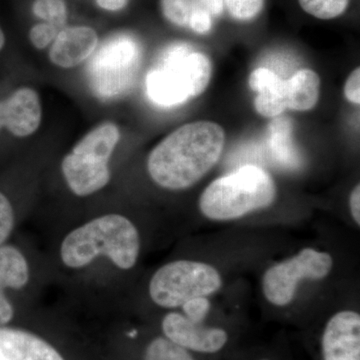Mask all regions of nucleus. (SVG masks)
I'll return each mask as SVG.
<instances>
[{
  "instance_id": "f257e3e1",
  "label": "nucleus",
  "mask_w": 360,
  "mask_h": 360,
  "mask_svg": "<svg viewBox=\"0 0 360 360\" xmlns=\"http://www.w3.org/2000/svg\"><path fill=\"white\" fill-rule=\"evenodd\" d=\"M225 143L217 123H187L172 131L149 153L146 169L161 188L184 191L198 184L219 162Z\"/></svg>"
},
{
  "instance_id": "f03ea898",
  "label": "nucleus",
  "mask_w": 360,
  "mask_h": 360,
  "mask_svg": "<svg viewBox=\"0 0 360 360\" xmlns=\"http://www.w3.org/2000/svg\"><path fill=\"white\" fill-rule=\"evenodd\" d=\"M141 252L139 229L120 213H105L68 232L59 246V257L68 269L80 270L104 258L123 271L134 269Z\"/></svg>"
},
{
  "instance_id": "7ed1b4c3",
  "label": "nucleus",
  "mask_w": 360,
  "mask_h": 360,
  "mask_svg": "<svg viewBox=\"0 0 360 360\" xmlns=\"http://www.w3.org/2000/svg\"><path fill=\"white\" fill-rule=\"evenodd\" d=\"M276 195V184L269 172L245 165L213 180L201 193L198 207L212 221H233L269 207Z\"/></svg>"
},
{
  "instance_id": "20e7f679",
  "label": "nucleus",
  "mask_w": 360,
  "mask_h": 360,
  "mask_svg": "<svg viewBox=\"0 0 360 360\" xmlns=\"http://www.w3.org/2000/svg\"><path fill=\"white\" fill-rule=\"evenodd\" d=\"M122 139L116 123L105 122L90 129L61 160L68 189L77 198L103 191L111 180L110 160Z\"/></svg>"
},
{
  "instance_id": "39448f33",
  "label": "nucleus",
  "mask_w": 360,
  "mask_h": 360,
  "mask_svg": "<svg viewBox=\"0 0 360 360\" xmlns=\"http://www.w3.org/2000/svg\"><path fill=\"white\" fill-rule=\"evenodd\" d=\"M212 73V63L205 54L193 52L187 44L174 45L148 75L149 98L158 105H179L200 96L210 84Z\"/></svg>"
},
{
  "instance_id": "423d86ee",
  "label": "nucleus",
  "mask_w": 360,
  "mask_h": 360,
  "mask_svg": "<svg viewBox=\"0 0 360 360\" xmlns=\"http://www.w3.org/2000/svg\"><path fill=\"white\" fill-rule=\"evenodd\" d=\"M224 281L221 271L210 262L172 260L151 276L148 295L160 309L176 310L191 300L214 295L221 290Z\"/></svg>"
},
{
  "instance_id": "0eeeda50",
  "label": "nucleus",
  "mask_w": 360,
  "mask_h": 360,
  "mask_svg": "<svg viewBox=\"0 0 360 360\" xmlns=\"http://www.w3.org/2000/svg\"><path fill=\"white\" fill-rule=\"evenodd\" d=\"M335 267V258L328 251L304 248L292 257L270 265L262 277L265 300L276 309H284L295 300L303 281L328 278Z\"/></svg>"
},
{
  "instance_id": "6e6552de",
  "label": "nucleus",
  "mask_w": 360,
  "mask_h": 360,
  "mask_svg": "<svg viewBox=\"0 0 360 360\" xmlns=\"http://www.w3.org/2000/svg\"><path fill=\"white\" fill-rule=\"evenodd\" d=\"M156 330L179 347L208 359L220 360L238 349V329L224 322L196 321L179 309L163 314Z\"/></svg>"
},
{
  "instance_id": "1a4fd4ad",
  "label": "nucleus",
  "mask_w": 360,
  "mask_h": 360,
  "mask_svg": "<svg viewBox=\"0 0 360 360\" xmlns=\"http://www.w3.org/2000/svg\"><path fill=\"white\" fill-rule=\"evenodd\" d=\"M41 122V99L37 90L23 85L0 91V146L4 141L28 139Z\"/></svg>"
},
{
  "instance_id": "9d476101",
  "label": "nucleus",
  "mask_w": 360,
  "mask_h": 360,
  "mask_svg": "<svg viewBox=\"0 0 360 360\" xmlns=\"http://www.w3.org/2000/svg\"><path fill=\"white\" fill-rule=\"evenodd\" d=\"M0 360H85L49 336L33 330L0 326Z\"/></svg>"
},
{
  "instance_id": "9b49d317",
  "label": "nucleus",
  "mask_w": 360,
  "mask_h": 360,
  "mask_svg": "<svg viewBox=\"0 0 360 360\" xmlns=\"http://www.w3.org/2000/svg\"><path fill=\"white\" fill-rule=\"evenodd\" d=\"M317 360H360L357 310H338L324 321L317 338Z\"/></svg>"
},
{
  "instance_id": "f8f14e48",
  "label": "nucleus",
  "mask_w": 360,
  "mask_h": 360,
  "mask_svg": "<svg viewBox=\"0 0 360 360\" xmlns=\"http://www.w3.org/2000/svg\"><path fill=\"white\" fill-rule=\"evenodd\" d=\"M98 35L92 27L70 26L59 30L49 49L51 63L61 70H71L82 65L96 51Z\"/></svg>"
},
{
  "instance_id": "ddd939ff",
  "label": "nucleus",
  "mask_w": 360,
  "mask_h": 360,
  "mask_svg": "<svg viewBox=\"0 0 360 360\" xmlns=\"http://www.w3.org/2000/svg\"><path fill=\"white\" fill-rule=\"evenodd\" d=\"M30 279V264L20 248L11 245H2L0 248V326H8L15 315L6 290H22Z\"/></svg>"
},
{
  "instance_id": "4468645a",
  "label": "nucleus",
  "mask_w": 360,
  "mask_h": 360,
  "mask_svg": "<svg viewBox=\"0 0 360 360\" xmlns=\"http://www.w3.org/2000/svg\"><path fill=\"white\" fill-rule=\"evenodd\" d=\"M120 352V360H217L194 354L158 330L129 338Z\"/></svg>"
},
{
  "instance_id": "2eb2a0df",
  "label": "nucleus",
  "mask_w": 360,
  "mask_h": 360,
  "mask_svg": "<svg viewBox=\"0 0 360 360\" xmlns=\"http://www.w3.org/2000/svg\"><path fill=\"white\" fill-rule=\"evenodd\" d=\"M250 89L258 92L255 108L264 117H276L286 110V80L269 68H257L250 75Z\"/></svg>"
},
{
  "instance_id": "dca6fc26",
  "label": "nucleus",
  "mask_w": 360,
  "mask_h": 360,
  "mask_svg": "<svg viewBox=\"0 0 360 360\" xmlns=\"http://www.w3.org/2000/svg\"><path fill=\"white\" fill-rule=\"evenodd\" d=\"M286 108L296 111L311 110L319 101L321 79L311 70L297 71L286 80Z\"/></svg>"
},
{
  "instance_id": "f3484780",
  "label": "nucleus",
  "mask_w": 360,
  "mask_h": 360,
  "mask_svg": "<svg viewBox=\"0 0 360 360\" xmlns=\"http://www.w3.org/2000/svg\"><path fill=\"white\" fill-rule=\"evenodd\" d=\"M32 11L44 22L63 30L68 21V11L65 0H35Z\"/></svg>"
},
{
  "instance_id": "a211bd4d",
  "label": "nucleus",
  "mask_w": 360,
  "mask_h": 360,
  "mask_svg": "<svg viewBox=\"0 0 360 360\" xmlns=\"http://www.w3.org/2000/svg\"><path fill=\"white\" fill-rule=\"evenodd\" d=\"M305 13L319 18L333 20L345 13L349 0H298Z\"/></svg>"
},
{
  "instance_id": "6ab92c4d",
  "label": "nucleus",
  "mask_w": 360,
  "mask_h": 360,
  "mask_svg": "<svg viewBox=\"0 0 360 360\" xmlns=\"http://www.w3.org/2000/svg\"><path fill=\"white\" fill-rule=\"evenodd\" d=\"M229 360H290L288 352L284 347H260L248 348H238L232 352Z\"/></svg>"
},
{
  "instance_id": "aec40b11",
  "label": "nucleus",
  "mask_w": 360,
  "mask_h": 360,
  "mask_svg": "<svg viewBox=\"0 0 360 360\" xmlns=\"http://www.w3.org/2000/svg\"><path fill=\"white\" fill-rule=\"evenodd\" d=\"M162 13L175 25H188L195 4L193 0H162Z\"/></svg>"
},
{
  "instance_id": "412c9836",
  "label": "nucleus",
  "mask_w": 360,
  "mask_h": 360,
  "mask_svg": "<svg viewBox=\"0 0 360 360\" xmlns=\"http://www.w3.org/2000/svg\"><path fill=\"white\" fill-rule=\"evenodd\" d=\"M15 224V212L13 201L4 191L0 189V248L13 233Z\"/></svg>"
},
{
  "instance_id": "4be33fe9",
  "label": "nucleus",
  "mask_w": 360,
  "mask_h": 360,
  "mask_svg": "<svg viewBox=\"0 0 360 360\" xmlns=\"http://www.w3.org/2000/svg\"><path fill=\"white\" fill-rule=\"evenodd\" d=\"M229 13L239 20H250L264 7V0H224Z\"/></svg>"
},
{
  "instance_id": "5701e85b",
  "label": "nucleus",
  "mask_w": 360,
  "mask_h": 360,
  "mask_svg": "<svg viewBox=\"0 0 360 360\" xmlns=\"http://www.w3.org/2000/svg\"><path fill=\"white\" fill-rule=\"evenodd\" d=\"M59 30H60L59 28L51 23H37L30 28L28 39L35 49L42 51L47 47H51L52 42L58 37Z\"/></svg>"
},
{
  "instance_id": "b1692460",
  "label": "nucleus",
  "mask_w": 360,
  "mask_h": 360,
  "mask_svg": "<svg viewBox=\"0 0 360 360\" xmlns=\"http://www.w3.org/2000/svg\"><path fill=\"white\" fill-rule=\"evenodd\" d=\"M188 25L191 26L193 32L205 34L212 30V14L208 13L202 6L195 4Z\"/></svg>"
},
{
  "instance_id": "393cba45",
  "label": "nucleus",
  "mask_w": 360,
  "mask_h": 360,
  "mask_svg": "<svg viewBox=\"0 0 360 360\" xmlns=\"http://www.w3.org/2000/svg\"><path fill=\"white\" fill-rule=\"evenodd\" d=\"M360 70L357 68L356 70L352 71V75L347 78V82L345 85V94L347 101L350 103L357 104L360 103Z\"/></svg>"
},
{
  "instance_id": "a878e982",
  "label": "nucleus",
  "mask_w": 360,
  "mask_h": 360,
  "mask_svg": "<svg viewBox=\"0 0 360 360\" xmlns=\"http://www.w3.org/2000/svg\"><path fill=\"white\" fill-rule=\"evenodd\" d=\"M349 210L352 219L357 227L360 226V186H354L349 195Z\"/></svg>"
},
{
  "instance_id": "bb28decb",
  "label": "nucleus",
  "mask_w": 360,
  "mask_h": 360,
  "mask_svg": "<svg viewBox=\"0 0 360 360\" xmlns=\"http://www.w3.org/2000/svg\"><path fill=\"white\" fill-rule=\"evenodd\" d=\"M97 6L104 11H120L129 4V0H96Z\"/></svg>"
},
{
  "instance_id": "cd10ccee",
  "label": "nucleus",
  "mask_w": 360,
  "mask_h": 360,
  "mask_svg": "<svg viewBox=\"0 0 360 360\" xmlns=\"http://www.w3.org/2000/svg\"><path fill=\"white\" fill-rule=\"evenodd\" d=\"M203 7L212 15H220L224 11V0H201Z\"/></svg>"
},
{
  "instance_id": "c85d7f7f",
  "label": "nucleus",
  "mask_w": 360,
  "mask_h": 360,
  "mask_svg": "<svg viewBox=\"0 0 360 360\" xmlns=\"http://www.w3.org/2000/svg\"><path fill=\"white\" fill-rule=\"evenodd\" d=\"M8 47V37H7L6 30H4V26H2L1 22H0V65L4 63V61L6 60L7 58Z\"/></svg>"
}]
</instances>
